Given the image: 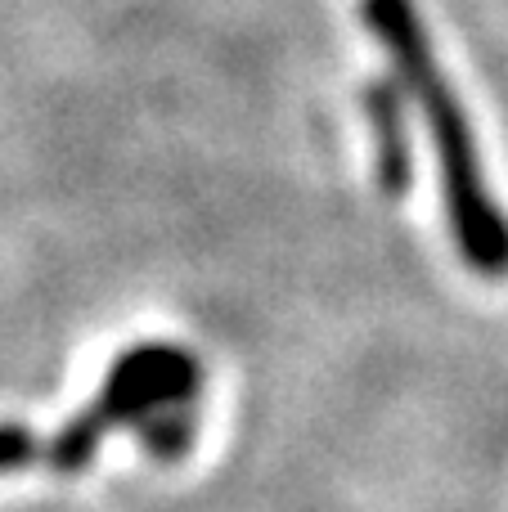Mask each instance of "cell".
<instances>
[{
    "instance_id": "obj_5",
    "label": "cell",
    "mask_w": 508,
    "mask_h": 512,
    "mask_svg": "<svg viewBox=\"0 0 508 512\" xmlns=\"http://www.w3.org/2000/svg\"><path fill=\"white\" fill-rule=\"evenodd\" d=\"M36 454V436L23 423H0V477L18 472Z\"/></svg>"
},
{
    "instance_id": "obj_3",
    "label": "cell",
    "mask_w": 508,
    "mask_h": 512,
    "mask_svg": "<svg viewBox=\"0 0 508 512\" xmlns=\"http://www.w3.org/2000/svg\"><path fill=\"white\" fill-rule=\"evenodd\" d=\"M360 104H365V122L374 135V176L378 189L387 198H405L414 180V153H410V135H405V104L396 81L374 77L360 90Z\"/></svg>"
},
{
    "instance_id": "obj_1",
    "label": "cell",
    "mask_w": 508,
    "mask_h": 512,
    "mask_svg": "<svg viewBox=\"0 0 508 512\" xmlns=\"http://www.w3.org/2000/svg\"><path fill=\"white\" fill-rule=\"evenodd\" d=\"M360 18L374 32V41L387 50L396 68V81L410 90L423 122L437 144L441 167V198H446L450 234H455L464 261L486 279L508 274V216L486 189V171L477 158V140L468 113L459 104L455 86L446 81L437 54H432L428 27H423L414 0H360Z\"/></svg>"
},
{
    "instance_id": "obj_4",
    "label": "cell",
    "mask_w": 508,
    "mask_h": 512,
    "mask_svg": "<svg viewBox=\"0 0 508 512\" xmlns=\"http://www.w3.org/2000/svg\"><path fill=\"white\" fill-rule=\"evenodd\" d=\"M140 441L144 450L153 454V459H180V454L194 445V414H189V405H171L162 409V414L144 418L140 423Z\"/></svg>"
},
{
    "instance_id": "obj_2",
    "label": "cell",
    "mask_w": 508,
    "mask_h": 512,
    "mask_svg": "<svg viewBox=\"0 0 508 512\" xmlns=\"http://www.w3.org/2000/svg\"><path fill=\"white\" fill-rule=\"evenodd\" d=\"M194 391H198V360L189 351L167 342L131 346V351H122L113 360L104 387L90 396V405L81 414H72L68 427L50 441L45 463L59 477H77L99 454V445H104V436L113 427L144 423V418L162 414L171 405H189Z\"/></svg>"
}]
</instances>
